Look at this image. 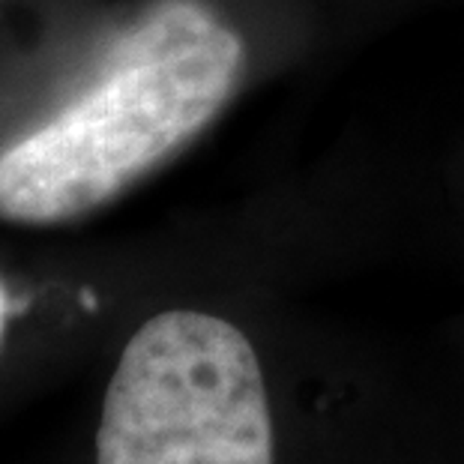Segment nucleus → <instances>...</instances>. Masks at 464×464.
Returning <instances> with one entry per match:
<instances>
[{
	"label": "nucleus",
	"mask_w": 464,
	"mask_h": 464,
	"mask_svg": "<svg viewBox=\"0 0 464 464\" xmlns=\"http://www.w3.org/2000/svg\"><path fill=\"white\" fill-rule=\"evenodd\" d=\"M91 91L0 153V213L52 225L117 198L231 100L243 39L195 4L138 27Z\"/></svg>",
	"instance_id": "obj_1"
},
{
	"label": "nucleus",
	"mask_w": 464,
	"mask_h": 464,
	"mask_svg": "<svg viewBox=\"0 0 464 464\" xmlns=\"http://www.w3.org/2000/svg\"><path fill=\"white\" fill-rule=\"evenodd\" d=\"M258 351L237 324L168 309L135 330L108 381L96 464H276Z\"/></svg>",
	"instance_id": "obj_2"
},
{
	"label": "nucleus",
	"mask_w": 464,
	"mask_h": 464,
	"mask_svg": "<svg viewBox=\"0 0 464 464\" xmlns=\"http://www.w3.org/2000/svg\"><path fill=\"white\" fill-rule=\"evenodd\" d=\"M6 318H9V297L0 285V342H4V330H6Z\"/></svg>",
	"instance_id": "obj_3"
}]
</instances>
